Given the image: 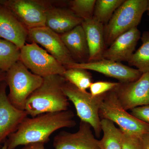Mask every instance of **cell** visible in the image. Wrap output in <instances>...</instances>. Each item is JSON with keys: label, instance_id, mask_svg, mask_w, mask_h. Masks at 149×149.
<instances>
[{"label": "cell", "instance_id": "6da1fadb", "mask_svg": "<svg viewBox=\"0 0 149 149\" xmlns=\"http://www.w3.org/2000/svg\"><path fill=\"white\" fill-rule=\"evenodd\" d=\"M71 110L47 113L35 117H27L20 123L15 132L9 136L8 149H15L20 146L49 141L51 135L63 128L74 127L77 123Z\"/></svg>", "mask_w": 149, "mask_h": 149}, {"label": "cell", "instance_id": "7a4b0ae2", "mask_svg": "<svg viewBox=\"0 0 149 149\" xmlns=\"http://www.w3.org/2000/svg\"><path fill=\"white\" fill-rule=\"evenodd\" d=\"M66 82L60 75L43 77L42 83L28 98L24 111L28 115L35 117L47 113L68 110V100L63 91Z\"/></svg>", "mask_w": 149, "mask_h": 149}, {"label": "cell", "instance_id": "3957f363", "mask_svg": "<svg viewBox=\"0 0 149 149\" xmlns=\"http://www.w3.org/2000/svg\"><path fill=\"white\" fill-rule=\"evenodd\" d=\"M148 0H124L104 26L106 48L117 37L130 29L137 27L146 11Z\"/></svg>", "mask_w": 149, "mask_h": 149}, {"label": "cell", "instance_id": "277c9868", "mask_svg": "<svg viewBox=\"0 0 149 149\" xmlns=\"http://www.w3.org/2000/svg\"><path fill=\"white\" fill-rule=\"evenodd\" d=\"M43 81V77L29 71L19 60L6 72L5 81L9 88V100L16 108L24 111L28 98Z\"/></svg>", "mask_w": 149, "mask_h": 149}, {"label": "cell", "instance_id": "5b68a950", "mask_svg": "<svg viewBox=\"0 0 149 149\" xmlns=\"http://www.w3.org/2000/svg\"><path fill=\"white\" fill-rule=\"evenodd\" d=\"M63 91L68 100L74 104L80 120L90 124L95 135L99 138L102 131L99 110L106 93L93 96L87 91H81L67 81L63 87Z\"/></svg>", "mask_w": 149, "mask_h": 149}, {"label": "cell", "instance_id": "8992f818", "mask_svg": "<svg viewBox=\"0 0 149 149\" xmlns=\"http://www.w3.org/2000/svg\"><path fill=\"white\" fill-rule=\"evenodd\" d=\"M100 119L115 123L122 131L139 136L149 133V125L134 117L123 109L114 90L106 94L99 110Z\"/></svg>", "mask_w": 149, "mask_h": 149}, {"label": "cell", "instance_id": "52a82bcc", "mask_svg": "<svg viewBox=\"0 0 149 149\" xmlns=\"http://www.w3.org/2000/svg\"><path fill=\"white\" fill-rule=\"evenodd\" d=\"M19 61L34 74L42 77L53 75L63 76L66 69L53 56L32 42L20 49Z\"/></svg>", "mask_w": 149, "mask_h": 149}, {"label": "cell", "instance_id": "ba28073f", "mask_svg": "<svg viewBox=\"0 0 149 149\" xmlns=\"http://www.w3.org/2000/svg\"><path fill=\"white\" fill-rule=\"evenodd\" d=\"M54 2L40 0H0L27 29L45 26L46 14Z\"/></svg>", "mask_w": 149, "mask_h": 149}, {"label": "cell", "instance_id": "9c48e42d", "mask_svg": "<svg viewBox=\"0 0 149 149\" xmlns=\"http://www.w3.org/2000/svg\"><path fill=\"white\" fill-rule=\"evenodd\" d=\"M27 40L41 45L65 69L76 63L65 46L60 35L46 26L28 30Z\"/></svg>", "mask_w": 149, "mask_h": 149}, {"label": "cell", "instance_id": "30bf717a", "mask_svg": "<svg viewBox=\"0 0 149 149\" xmlns=\"http://www.w3.org/2000/svg\"><path fill=\"white\" fill-rule=\"evenodd\" d=\"M113 90L125 110L149 104V72L143 73L133 82L119 83Z\"/></svg>", "mask_w": 149, "mask_h": 149}, {"label": "cell", "instance_id": "8fae6325", "mask_svg": "<svg viewBox=\"0 0 149 149\" xmlns=\"http://www.w3.org/2000/svg\"><path fill=\"white\" fill-rule=\"evenodd\" d=\"M70 68H83L100 72L116 79L120 83L136 81L143 74L139 70L132 68L120 62L104 58L98 61L88 62L86 63H75L66 67V69Z\"/></svg>", "mask_w": 149, "mask_h": 149}, {"label": "cell", "instance_id": "7c38bea8", "mask_svg": "<svg viewBox=\"0 0 149 149\" xmlns=\"http://www.w3.org/2000/svg\"><path fill=\"white\" fill-rule=\"evenodd\" d=\"M89 123L80 120L75 133L60 132L54 138L55 149H101L99 140L95 139Z\"/></svg>", "mask_w": 149, "mask_h": 149}, {"label": "cell", "instance_id": "4fadbf2b", "mask_svg": "<svg viewBox=\"0 0 149 149\" xmlns=\"http://www.w3.org/2000/svg\"><path fill=\"white\" fill-rule=\"evenodd\" d=\"M7 86L5 81L0 84V143L15 132L28 116L25 111L17 109L9 101L6 94Z\"/></svg>", "mask_w": 149, "mask_h": 149}, {"label": "cell", "instance_id": "5bb4252c", "mask_svg": "<svg viewBox=\"0 0 149 149\" xmlns=\"http://www.w3.org/2000/svg\"><path fill=\"white\" fill-rule=\"evenodd\" d=\"M141 38V32L137 27L123 33L107 48L104 53L103 58L118 62H128Z\"/></svg>", "mask_w": 149, "mask_h": 149}, {"label": "cell", "instance_id": "9a60e30c", "mask_svg": "<svg viewBox=\"0 0 149 149\" xmlns=\"http://www.w3.org/2000/svg\"><path fill=\"white\" fill-rule=\"evenodd\" d=\"M27 35L28 30L8 8L0 4V38L13 43L20 49Z\"/></svg>", "mask_w": 149, "mask_h": 149}, {"label": "cell", "instance_id": "2e32d148", "mask_svg": "<svg viewBox=\"0 0 149 149\" xmlns=\"http://www.w3.org/2000/svg\"><path fill=\"white\" fill-rule=\"evenodd\" d=\"M83 21L69 8L53 5L47 11L45 26L61 35L82 24Z\"/></svg>", "mask_w": 149, "mask_h": 149}, {"label": "cell", "instance_id": "e0dca14e", "mask_svg": "<svg viewBox=\"0 0 149 149\" xmlns=\"http://www.w3.org/2000/svg\"><path fill=\"white\" fill-rule=\"evenodd\" d=\"M85 30L89 49L88 62L98 61L103 59L106 49L104 35V26L93 18L84 20L81 24Z\"/></svg>", "mask_w": 149, "mask_h": 149}, {"label": "cell", "instance_id": "ac0fdd59", "mask_svg": "<svg viewBox=\"0 0 149 149\" xmlns=\"http://www.w3.org/2000/svg\"><path fill=\"white\" fill-rule=\"evenodd\" d=\"M63 42L76 63L89 61V53L85 30L81 24L60 35Z\"/></svg>", "mask_w": 149, "mask_h": 149}, {"label": "cell", "instance_id": "d6986e66", "mask_svg": "<svg viewBox=\"0 0 149 149\" xmlns=\"http://www.w3.org/2000/svg\"><path fill=\"white\" fill-rule=\"evenodd\" d=\"M103 136L99 141L101 149H122V131L114 123L107 119L101 120Z\"/></svg>", "mask_w": 149, "mask_h": 149}, {"label": "cell", "instance_id": "ffe728a7", "mask_svg": "<svg viewBox=\"0 0 149 149\" xmlns=\"http://www.w3.org/2000/svg\"><path fill=\"white\" fill-rule=\"evenodd\" d=\"M141 47L128 62L130 66L137 68L142 73L149 72V31H145L141 37Z\"/></svg>", "mask_w": 149, "mask_h": 149}, {"label": "cell", "instance_id": "44dd1931", "mask_svg": "<svg viewBox=\"0 0 149 149\" xmlns=\"http://www.w3.org/2000/svg\"><path fill=\"white\" fill-rule=\"evenodd\" d=\"M20 49L13 43L0 38V70L6 72L19 60Z\"/></svg>", "mask_w": 149, "mask_h": 149}, {"label": "cell", "instance_id": "7402d4cb", "mask_svg": "<svg viewBox=\"0 0 149 149\" xmlns=\"http://www.w3.org/2000/svg\"><path fill=\"white\" fill-rule=\"evenodd\" d=\"M124 0H96L93 18L105 25Z\"/></svg>", "mask_w": 149, "mask_h": 149}, {"label": "cell", "instance_id": "603a6c76", "mask_svg": "<svg viewBox=\"0 0 149 149\" xmlns=\"http://www.w3.org/2000/svg\"><path fill=\"white\" fill-rule=\"evenodd\" d=\"M63 77L66 81L71 83L81 91L86 92L93 83V76L87 70L80 68L66 69Z\"/></svg>", "mask_w": 149, "mask_h": 149}, {"label": "cell", "instance_id": "cb8c5ba5", "mask_svg": "<svg viewBox=\"0 0 149 149\" xmlns=\"http://www.w3.org/2000/svg\"><path fill=\"white\" fill-rule=\"evenodd\" d=\"M96 0H71L68 1V8L83 20L93 18Z\"/></svg>", "mask_w": 149, "mask_h": 149}, {"label": "cell", "instance_id": "d4e9b609", "mask_svg": "<svg viewBox=\"0 0 149 149\" xmlns=\"http://www.w3.org/2000/svg\"><path fill=\"white\" fill-rule=\"evenodd\" d=\"M118 82L99 81L93 82L90 87L91 94L93 96L101 95L113 91L118 85Z\"/></svg>", "mask_w": 149, "mask_h": 149}, {"label": "cell", "instance_id": "484cf974", "mask_svg": "<svg viewBox=\"0 0 149 149\" xmlns=\"http://www.w3.org/2000/svg\"><path fill=\"white\" fill-rule=\"evenodd\" d=\"M121 131L122 149H143L141 136Z\"/></svg>", "mask_w": 149, "mask_h": 149}, {"label": "cell", "instance_id": "4316f807", "mask_svg": "<svg viewBox=\"0 0 149 149\" xmlns=\"http://www.w3.org/2000/svg\"><path fill=\"white\" fill-rule=\"evenodd\" d=\"M130 114L139 120L149 125V104L130 110Z\"/></svg>", "mask_w": 149, "mask_h": 149}, {"label": "cell", "instance_id": "83f0119b", "mask_svg": "<svg viewBox=\"0 0 149 149\" xmlns=\"http://www.w3.org/2000/svg\"><path fill=\"white\" fill-rule=\"evenodd\" d=\"M143 149H149V133L141 136Z\"/></svg>", "mask_w": 149, "mask_h": 149}, {"label": "cell", "instance_id": "f1b7e54d", "mask_svg": "<svg viewBox=\"0 0 149 149\" xmlns=\"http://www.w3.org/2000/svg\"><path fill=\"white\" fill-rule=\"evenodd\" d=\"M44 145L45 144L40 143L29 144L24 146L21 149H45Z\"/></svg>", "mask_w": 149, "mask_h": 149}, {"label": "cell", "instance_id": "f546056e", "mask_svg": "<svg viewBox=\"0 0 149 149\" xmlns=\"http://www.w3.org/2000/svg\"><path fill=\"white\" fill-rule=\"evenodd\" d=\"M6 72L3 70H0V84L5 81Z\"/></svg>", "mask_w": 149, "mask_h": 149}, {"label": "cell", "instance_id": "4dcf8cb0", "mask_svg": "<svg viewBox=\"0 0 149 149\" xmlns=\"http://www.w3.org/2000/svg\"><path fill=\"white\" fill-rule=\"evenodd\" d=\"M147 14L149 16V0H148L147 1V5L146 8V11Z\"/></svg>", "mask_w": 149, "mask_h": 149}, {"label": "cell", "instance_id": "1f68e13d", "mask_svg": "<svg viewBox=\"0 0 149 149\" xmlns=\"http://www.w3.org/2000/svg\"><path fill=\"white\" fill-rule=\"evenodd\" d=\"M0 149H8L7 143L6 142L4 143L3 146Z\"/></svg>", "mask_w": 149, "mask_h": 149}]
</instances>
